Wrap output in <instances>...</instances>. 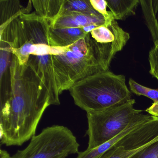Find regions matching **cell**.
Returning a JSON list of instances; mask_svg holds the SVG:
<instances>
[{
  "label": "cell",
  "instance_id": "obj_11",
  "mask_svg": "<svg viewBox=\"0 0 158 158\" xmlns=\"http://www.w3.org/2000/svg\"><path fill=\"white\" fill-rule=\"evenodd\" d=\"M107 6L115 20H124L128 16L135 15V10L140 1L139 0H106Z\"/></svg>",
  "mask_w": 158,
  "mask_h": 158
},
{
  "label": "cell",
  "instance_id": "obj_18",
  "mask_svg": "<svg viewBox=\"0 0 158 158\" xmlns=\"http://www.w3.org/2000/svg\"><path fill=\"white\" fill-rule=\"evenodd\" d=\"M93 9L102 15L107 20L114 19L110 11L107 10V2L105 0H90Z\"/></svg>",
  "mask_w": 158,
  "mask_h": 158
},
{
  "label": "cell",
  "instance_id": "obj_20",
  "mask_svg": "<svg viewBox=\"0 0 158 158\" xmlns=\"http://www.w3.org/2000/svg\"><path fill=\"white\" fill-rule=\"evenodd\" d=\"M9 152L4 150L1 149L0 150V158H11Z\"/></svg>",
  "mask_w": 158,
  "mask_h": 158
},
{
  "label": "cell",
  "instance_id": "obj_14",
  "mask_svg": "<svg viewBox=\"0 0 158 158\" xmlns=\"http://www.w3.org/2000/svg\"><path fill=\"white\" fill-rule=\"evenodd\" d=\"M67 12L89 14L97 12L92 7L90 0H64L61 15Z\"/></svg>",
  "mask_w": 158,
  "mask_h": 158
},
{
  "label": "cell",
  "instance_id": "obj_15",
  "mask_svg": "<svg viewBox=\"0 0 158 158\" xmlns=\"http://www.w3.org/2000/svg\"><path fill=\"white\" fill-rule=\"evenodd\" d=\"M130 90L137 96H143L151 99L154 102H158V89H152L142 85L136 82L133 79L129 80Z\"/></svg>",
  "mask_w": 158,
  "mask_h": 158
},
{
  "label": "cell",
  "instance_id": "obj_7",
  "mask_svg": "<svg viewBox=\"0 0 158 158\" xmlns=\"http://www.w3.org/2000/svg\"><path fill=\"white\" fill-rule=\"evenodd\" d=\"M152 116L149 114H144L141 118L128 126L125 129L115 137L97 148L91 149H86L84 151L78 152V155L76 158H99L107 151L111 148L126 135L139 127L141 125L152 118Z\"/></svg>",
  "mask_w": 158,
  "mask_h": 158
},
{
  "label": "cell",
  "instance_id": "obj_16",
  "mask_svg": "<svg viewBox=\"0 0 158 158\" xmlns=\"http://www.w3.org/2000/svg\"><path fill=\"white\" fill-rule=\"evenodd\" d=\"M130 158H158V140L150 144Z\"/></svg>",
  "mask_w": 158,
  "mask_h": 158
},
{
  "label": "cell",
  "instance_id": "obj_4",
  "mask_svg": "<svg viewBox=\"0 0 158 158\" xmlns=\"http://www.w3.org/2000/svg\"><path fill=\"white\" fill-rule=\"evenodd\" d=\"M135 99L124 104L98 111L86 113L88 136L87 149L97 148L119 135L144 115L142 110L134 107Z\"/></svg>",
  "mask_w": 158,
  "mask_h": 158
},
{
  "label": "cell",
  "instance_id": "obj_6",
  "mask_svg": "<svg viewBox=\"0 0 158 158\" xmlns=\"http://www.w3.org/2000/svg\"><path fill=\"white\" fill-rule=\"evenodd\" d=\"M114 19L107 20L98 12L95 13H83L77 12H67L60 15L52 23L53 28L83 27L91 25H102Z\"/></svg>",
  "mask_w": 158,
  "mask_h": 158
},
{
  "label": "cell",
  "instance_id": "obj_1",
  "mask_svg": "<svg viewBox=\"0 0 158 158\" xmlns=\"http://www.w3.org/2000/svg\"><path fill=\"white\" fill-rule=\"evenodd\" d=\"M10 87L1 94V144L21 146L35 135L43 114L52 105L39 77L12 54L9 68Z\"/></svg>",
  "mask_w": 158,
  "mask_h": 158
},
{
  "label": "cell",
  "instance_id": "obj_10",
  "mask_svg": "<svg viewBox=\"0 0 158 158\" xmlns=\"http://www.w3.org/2000/svg\"><path fill=\"white\" fill-rule=\"evenodd\" d=\"M64 0H34L32 3L38 15L52 23L62 13Z\"/></svg>",
  "mask_w": 158,
  "mask_h": 158
},
{
  "label": "cell",
  "instance_id": "obj_3",
  "mask_svg": "<svg viewBox=\"0 0 158 158\" xmlns=\"http://www.w3.org/2000/svg\"><path fill=\"white\" fill-rule=\"evenodd\" d=\"M69 90L75 105L86 113L121 105L132 99L124 76L109 71L84 78Z\"/></svg>",
  "mask_w": 158,
  "mask_h": 158
},
{
  "label": "cell",
  "instance_id": "obj_9",
  "mask_svg": "<svg viewBox=\"0 0 158 158\" xmlns=\"http://www.w3.org/2000/svg\"><path fill=\"white\" fill-rule=\"evenodd\" d=\"M149 145L141 147L136 139L129 136L124 141H118L99 158H130Z\"/></svg>",
  "mask_w": 158,
  "mask_h": 158
},
{
  "label": "cell",
  "instance_id": "obj_8",
  "mask_svg": "<svg viewBox=\"0 0 158 158\" xmlns=\"http://www.w3.org/2000/svg\"><path fill=\"white\" fill-rule=\"evenodd\" d=\"M49 31L52 44L55 47L70 46L88 34L80 27L53 28L50 26Z\"/></svg>",
  "mask_w": 158,
  "mask_h": 158
},
{
  "label": "cell",
  "instance_id": "obj_17",
  "mask_svg": "<svg viewBox=\"0 0 158 158\" xmlns=\"http://www.w3.org/2000/svg\"><path fill=\"white\" fill-rule=\"evenodd\" d=\"M148 60L150 67V73L158 81V44L154 45L151 50Z\"/></svg>",
  "mask_w": 158,
  "mask_h": 158
},
{
  "label": "cell",
  "instance_id": "obj_13",
  "mask_svg": "<svg viewBox=\"0 0 158 158\" xmlns=\"http://www.w3.org/2000/svg\"><path fill=\"white\" fill-rule=\"evenodd\" d=\"M1 25L15 17L21 13H29L27 9L21 6L18 1H0Z\"/></svg>",
  "mask_w": 158,
  "mask_h": 158
},
{
  "label": "cell",
  "instance_id": "obj_19",
  "mask_svg": "<svg viewBox=\"0 0 158 158\" xmlns=\"http://www.w3.org/2000/svg\"><path fill=\"white\" fill-rule=\"evenodd\" d=\"M149 114L154 117H158V102H154L150 107L146 110Z\"/></svg>",
  "mask_w": 158,
  "mask_h": 158
},
{
  "label": "cell",
  "instance_id": "obj_2",
  "mask_svg": "<svg viewBox=\"0 0 158 158\" xmlns=\"http://www.w3.org/2000/svg\"><path fill=\"white\" fill-rule=\"evenodd\" d=\"M125 46L99 43L89 33L72 45L60 47L59 54L52 55L60 94L84 78L109 71L112 60Z\"/></svg>",
  "mask_w": 158,
  "mask_h": 158
},
{
  "label": "cell",
  "instance_id": "obj_5",
  "mask_svg": "<svg viewBox=\"0 0 158 158\" xmlns=\"http://www.w3.org/2000/svg\"><path fill=\"white\" fill-rule=\"evenodd\" d=\"M79 146L70 129L54 125L34 136L25 148L18 151L11 158H66L78 153Z\"/></svg>",
  "mask_w": 158,
  "mask_h": 158
},
{
  "label": "cell",
  "instance_id": "obj_21",
  "mask_svg": "<svg viewBox=\"0 0 158 158\" xmlns=\"http://www.w3.org/2000/svg\"></svg>",
  "mask_w": 158,
  "mask_h": 158
},
{
  "label": "cell",
  "instance_id": "obj_12",
  "mask_svg": "<svg viewBox=\"0 0 158 158\" xmlns=\"http://www.w3.org/2000/svg\"><path fill=\"white\" fill-rule=\"evenodd\" d=\"M147 25L153 39L154 45L158 44V23L156 19L157 13L152 6V1H140Z\"/></svg>",
  "mask_w": 158,
  "mask_h": 158
}]
</instances>
